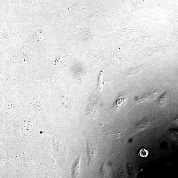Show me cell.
I'll list each match as a JSON object with an SVG mask.
<instances>
[{
	"instance_id": "obj_3",
	"label": "cell",
	"mask_w": 178,
	"mask_h": 178,
	"mask_svg": "<svg viewBox=\"0 0 178 178\" xmlns=\"http://www.w3.org/2000/svg\"><path fill=\"white\" fill-rule=\"evenodd\" d=\"M174 122L176 124H178V116L176 119L174 121Z\"/></svg>"
},
{
	"instance_id": "obj_2",
	"label": "cell",
	"mask_w": 178,
	"mask_h": 178,
	"mask_svg": "<svg viewBox=\"0 0 178 178\" xmlns=\"http://www.w3.org/2000/svg\"><path fill=\"white\" fill-rule=\"evenodd\" d=\"M146 150L145 149H142V150H141L140 151L141 155L143 157H144L145 156L147 155H146V154H144L145 152H146Z\"/></svg>"
},
{
	"instance_id": "obj_1",
	"label": "cell",
	"mask_w": 178,
	"mask_h": 178,
	"mask_svg": "<svg viewBox=\"0 0 178 178\" xmlns=\"http://www.w3.org/2000/svg\"><path fill=\"white\" fill-rule=\"evenodd\" d=\"M103 71H101L98 76V84L97 87V90L101 91L103 89Z\"/></svg>"
}]
</instances>
